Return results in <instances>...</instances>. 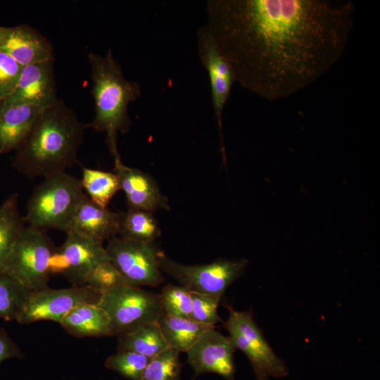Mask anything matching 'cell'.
Segmentation results:
<instances>
[{"label":"cell","mask_w":380,"mask_h":380,"mask_svg":"<svg viewBox=\"0 0 380 380\" xmlns=\"http://www.w3.org/2000/svg\"><path fill=\"white\" fill-rule=\"evenodd\" d=\"M350 1L209 0L207 25L236 81L268 101L316 82L343 54Z\"/></svg>","instance_id":"6da1fadb"},{"label":"cell","mask_w":380,"mask_h":380,"mask_svg":"<svg viewBox=\"0 0 380 380\" xmlns=\"http://www.w3.org/2000/svg\"><path fill=\"white\" fill-rule=\"evenodd\" d=\"M87 125L61 99L45 108L15 150L13 167L29 179L65 172L77 162Z\"/></svg>","instance_id":"7a4b0ae2"},{"label":"cell","mask_w":380,"mask_h":380,"mask_svg":"<svg viewBox=\"0 0 380 380\" xmlns=\"http://www.w3.org/2000/svg\"><path fill=\"white\" fill-rule=\"evenodd\" d=\"M88 59L95 115L86 125L97 132L106 134V142L114 160L120 159L117 146L118 134L129 132L132 120L128 106L140 96L141 87L138 82L125 77L122 67L115 59L110 49L103 56L89 53Z\"/></svg>","instance_id":"3957f363"},{"label":"cell","mask_w":380,"mask_h":380,"mask_svg":"<svg viewBox=\"0 0 380 380\" xmlns=\"http://www.w3.org/2000/svg\"><path fill=\"white\" fill-rule=\"evenodd\" d=\"M85 196L80 179L66 172L45 177L28 200L25 222L36 229L65 232Z\"/></svg>","instance_id":"277c9868"},{"label":"cell","mask_w":380,"mask_h":380,"mask_svg":"<svg viewBox=\"0 0 380 380\" xmlns=\"http://www.w3.org/2000/svg\"><path fill=\"white\" fill-rule=\"evenodd\" d=\"M98 304L107 312L113 336L118 338L157 323L165 313L160 294L127 284L102 293Z\"/></svg>","instance_id":"5b68a950"},{"label":"cell","mask_w":380,"mask_h":380,"mask_svg":"<svg viewBox=\"0 0 380 380\" xmlns=\"http://www.w3.org/2000/svg\"><path fill=\"white\" fill-rule=\"evenodd\" d=\"M54 248L46 231L26 226L0 267L30 291L47 288Z\"/></svg>","instance_id":"8992f818"},{"label":"cell","mask_w":380,"mask_h":380,"mask_svg":"<svg viewBox=\"0 0 380 380\" xmlns=\"http://www.w3.org/2000/svg\"><path fill=\"white\" fill-rule=\"evenodd\" d=\"M227 308L229 317L224 322V327L235 348L248 358L258 380L285 376L288 374L286 365L265 339L253 319L252 310L237 311L229 306Z\"/></svg>","instance_id":"52a82bcc"},{"label":"cell","mask_w":380,"mask_h":380,"mask_svg":"<svg viewBox=\"0 0 380 380\" xmlns=\"http://www.w3.org/2000/svg\"><path fill=\"white\" fill-rule=\"evenodd\" d=\"M162 271L191 292L221 296L244 272L248 260L218 259L204 265H187L172 260L163 252L159 255Z\"/></svg>","instance_id":"ba28073f"},{"label":"cell","mask_w":380,"mask_h":380,"mask_svg":"<svg viewBox=\"0 0 380 380\" xmlns=\"http://www.w3.org/2000/svg\"><path fill=\"white\" fill-rule=\"evenodd\" d=\"M106 251L110 263L128 285L157 286L164 277L159 264V251L153 242H143L114 236L108 239Z\"/></svg>","instance_id":"9c48e42d"},{"label":"cell","mask_w":380,"mask_h":380,"mask_svg":"<svg viewBox=\"0 0 380 380\" xmlns=\"http://www.w3.org/2000/svg\"><path fill=\"white\" fill-rule=\"evenodd\" d=\"M63 243L55 248L49 262L50 274L63 276L72 286H82L91 271L100 263L109 261L103 243L68 232Z\"/></svg>","instance_id":"30bf717a"},{"label":"cell","mask_w":380,"mask_h":380,"mask_svg":"<svg viewBox=\"0 0 380 380\" xmlns=\"http://www.w3.org/2000/svg\"><path fill=\"white\" fill-rule=\"evenodd\" d=\"M101 293L88 285L31 291L18 319L22 324L39 321H61L74 308L84 303H98Z\"/></svg>","instance_id":"8fae6325"},{"label":"cell","mask_w":380,"mask_h":380,"mask_svg":"<svg viewBox=\"0 0 380 380\" xmlns=\"http://www.w3.org/2000/svg\"><path fill=\"white\" fill-rule=\"evenodd\" d=\"M198 53L202 65L208 72L215 118L220 130L221 148L224 156L222 141V113L229 99L236 77L234 70L218 48L207 25L196 31Z\"/></svg>","instance_id":"7c38bea8"},{"label":"cell","mask_w":380,"mask_h":380,"mask_svg":"<svg viewBox=\"0 0 380 380\" xmlns=\"http://www.w3.org/2000/svg\"><path fill=\"white\" fill-rule=\"evenodd\" d=\"M235 350L229 337L213 327L186 352L187 361L196 374L216 373L227 380H232L235 373Z\"/></svg>","instance_id":"4fadbf2b"},{"label":"cell","mask_w":380,"mask_h":380,"mask_svg":"<svg viewBox=\"0 0 380 380\" xmlns=\"http://www.w3.org/2000/svg\"><path fill=\"white\" fill-rule=\"evenodd\" d=\"M58 99L51 59L23 66L15 91L6 100L26 102L44 110Z\"/></svg>","instance_id":"5bb4252c"},{"label":"cell","mask_w":380,"mask_h":380,"mask_svg":"<svg viewBox=\"0 0 380 380\" xmlns=\"http://www.w3.org/2000/svg\"><path fill=\"white\" fill-rule=\"evenodd\" d=\"M0 51L8 54L21 65L54 59L50 42L36 29L22 24L0 26Z\"/></svg>","instance_id":"9a60e30c"},{"label":"cell","mask_w":380,"mask_h":380,"mask_svg":"<svg viewBox=\"0 0 380 380\" xmlns=\"http://www.w3.org/2000/svg\"><path fill=\"white\" fill-rule=\"evenodd\" d=\"M114 172L129 208L153 213L170 208L167 198L160 191L156 181L148 173L125 165L121 159L114 160Z\"/></svg>","instance_id":"2e32d148"},{"label":"cell","mask_w":380,"mask_h":380,"mask_svg":"<svg viewBox=\"0 0 380 380\" xmlns=\"http://www.w3.org/2000/svg\"><path fill=\"white\" fill-rule=\"evenodd\" d=\"M44 110L23 101L0 102V154L18 148Z\"/></svg>","instance_id":"e0dca14e"},{"label":"cell","mask_w":380,"mask_h":380,"mask_svg":"<svg viewBox=\"0 0 380 380\" xmlns=\"http://www.w3.org/2000/svg\"><path fill=\"white\" fill-rule=\"evenodd\" d=\"M120 213L102 208L86 195L77 208L67 231L103 243L120 231Z\"/></svg>","instance_id":"ac0fdd59"},{"label":"cell","mask_w":380,"mask_h":380,"mask_svg":"<svg viewBox=\"0 0 380 380\" xmlns=\"http://www.w3.org/2000/svg\"><path fill=\"white\" fill-rule=\"evenodd\" d=\"M59 324L68 334L78 338L113 336L110 318L98 303L76 307Z\"/></svg>","instance_id":"d6986e66"},{"label":"cell","mask_w":380,"mask_h":380,"mask_svg":"<svg viewBox=\"0 0 380 380\" xmlns=\"http://www.w3.org/2000/svg\"><path fill=\"white\" fill-rule=\"evenodd\" d=\"M169 347L186 353L209 329L191 319L165 313L157 322Z\"/></svg>","instance_id":"ffe728a7"},{"label":"cell","mask_w":380,"mask_h":380,"mask_svg":"<svg viewBox=\"0 0 380 380\" xmlns=\"http://www.w3.org/2000/svg\"><path fill=\"white\" fill-rule=\"evenodd\" d=\"M18 194H11L0 205V266L25 229V219L18 208Z\"/></svg>","instance_id":"44dd1931"},{"label":"cell","mask_w":380,"mask_h":380,"mask_svg":"<svg viewBox=\"0 0 380 380\" xmlns=\"http://www.w3.org/2000/svg\"><path fill=\"white\" fill-rule=\"evenodd\" d=\"M120 213V237L131 240L153 242L161 234L157 220L153 213L128 208Z\"/></svg>","instance_id":"7402d4cb"},{"label":"cell","mask_w":380,"mask_h":380,"mask_svg":"<svg viewBox=\"0 0 380 380\" xmlns=\"http://www.w3.org/2000/svg\"><path fill=\"white\" fill-rule=\"evenodd\" d=\"M118 350H130L149 359L170 348L157 323L118 338Z\"/></svg>","instance_id":"603a6c76"},{"label":"cell","mask_w":380,"mask_h":380,"mask_svg":"<svg viewBox=\"0 0 380 380\" xmlns=\"http://www.w3.org/2000/svg\"><path fill=\"white\" fill-rule=\"evenodd\" d=\"M80 181L87 197L102 208H108L111 199L120 190L115 172L83 167Z\"/></svg>","instance_id":"cb8c5ba5"},{"label":"cell","mask_w":380,"mask_h":380,"mask_svg":"<svg viewBox=\"0 0 380 380\" xmlns=\"http://www.w3.org/2000/svg\"><path fill=\"white\" fill-rule=\"evenodd\" d=\"M30 292L0 267V318L17 322Z\"/></svg>","instance_id":"d4e9b609"},{"label":"cell","mask_w":380,"mask_h":380,"mask_svg":"<svg viewBox=\"0 0 380 380\" xmlns=\"http://www.w3.org/2000/svg\"><path fill=\"white\" fill-rule=\"evenodd\" d=\"M179 353L170 347L151 358L140 380H180Z\"/></svg>","instance_id":"484cf974"},{"label":"cell","mask_w":380,"mask_h":380,"mask_svg":"<svg viewBox=\"0 0 380 380\" xmlns=\"http://www.w3.org/2000/svg\"><path fill=\"white\" fill-rule=\"evenodd\" d=\"M149 358L130 350H118L110 355L105 367L131 380H140Z\"/></svg>","instance_id":"4316f807"},{"label":"cell","mask_w":380,"mask_h":380,"mask_svg":"<svg viewBox=\"0 0 380 380\" xmlns=\"http://www.w3.org/2000/svg\"><path fill=\"white\" fill-rule=\"evenodd\" d=\"M166 314L191 319L192 299L191 292L181 285L168 284L160 293Z\"/></svg>","instance_id":"83f0119b"},{"label":"cell","mask_w":380,"mask_h":380,"mask_svg":"<svg viewBox=\"0 0 380 380\" xmlns=\"http://www.w3.org/2000/svg\"><path fill=\"white\" fill-rule=\"evenodd\" d=\"M191 296L192 299L191 319L210 327H214V324L221 320L217 313L221 296L196 292H191Z\"/></svg>","instance_id":"f1b7e54d"},{"label":"cell","mask_w":380,"mask_h":380,"mask_svg":"<svg viewBox=\"0 0 380 380\" xmlns=\"http://www.w3.org/2000/svg\"><path fill=\"white\" fill-rule=\"evenodd\" d=\"M122 284H126L122 277L110 261H106L91 271L86 285L102 293Z\"/></svg>","instance_id":"f546056e"},{"label":"cell","mask_w":380,"mask_h":380,"mask_svg":"<svg viewBox=\"0 0 380 380\" xmlns=\"http://www.w3.org/2000/svg\"><path fill=\"white\" fill-rule=\"evenodd\" d=\"M23 67L8 54L0 51V102L15 91Z\"/></svg>","instance_id":"4dcf8cb0"},{"label":"cell","mask_w":380,"mask_h":380,"mask_svg":"<svg viewBox=\"0 0 380 380\" xmlns=\"http://www.w3.org/2000/svg\"><path fill=\"white\" fill-rule=\"evenodd\" d=\"M23 353L18 345L9 336L6 329L0 327V364L10 358H22Z\"/></svg>","instance_id":"1f68e13d"}]
</instances>
